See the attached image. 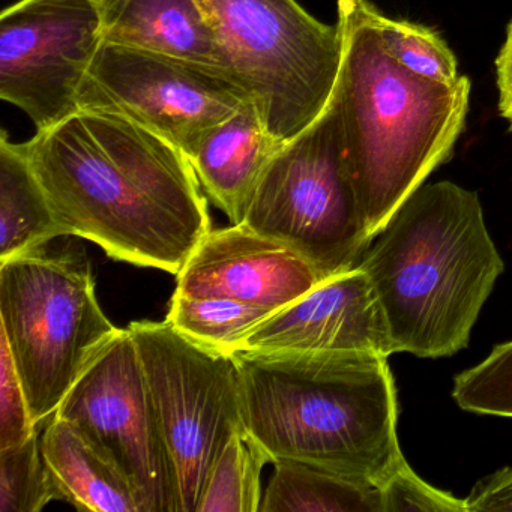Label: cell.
I'll return each instance as SVG.
<instances>
[{"mask_svg":"<svg viewBox=\"0 0 512 512\" xmlns=\"http://www.w3.org/2000/svg\"><path fill=\"white\" fill-rule=\"evenodd\" d=\"M67 236L178 275L211 232L190 158L125 116L79 110L22 143Z\"/></svg>","mask_w":512,"mask_h":512,"instance_id":"cell-1","label":"cell"},{"mask_svg":"<svg viewBox=\"0 0 512 512\" xmlns=\"http://www.w3.org/2000/svg\"><path fill=\"white\" fill-rule=\"evenodd\" d=\"M247 433L269 461L295 460L382 487L406 466L386 356L365 352H230Z\"/></svg>","mask_w":512,"mask_h":512,"instance_id":"cell-2","label":"cell"},{"mask_svg":"<svg viewBox=\"0 0 512 512\" xmlns=\"http://www.w3.org/2000/svg\"><path fill=\"white\" fill-rule=\"evenodd\" d=\"M370 0H338L340 104L347 167L371 239L451 158L469 110L470 80L424 79L383 49Z\"/></svg>","mask_w":512,"mask_h":512,"instance_id":"cell-3","label":"cell"},{"mask_svg":"<svg viewBox=\"0 0 512 512\" xmlns=\"http://www.w3.org/2000/svg\"><path fill=\"white\" fill-rule=\"evenodd\" d=\"M359 268L373 284L394 352L446 358L470 332L502 275L475 191L422 185L392 215Z\"/></svg>","mask_w":512,"mask_h":512,"instance_id":"cell-4","label":"cell"},{"mask_svg":"<svg viewBox=\"0 0 512 512\" xmlns=\"http://www.w3.org/2000/svg\"><path fill=\"white\" fill-rule=\"evenodd\" d=\"M0 320L37 424L121 331L101 310L86 254L46 245L0 260Z\"/></svg>","mask_w":512,"mask_h":512,"instance_id":"cell-5","label":"cell"},{"mask_svg":"<svg viewBox=\"0 0 512 512\" xmlns=\"http://www.w3.org/2000/svg\"><path fill=\"white\" fill-rule=\"evenodd\" d=\"M230 71L250 91L269 133L289 142L331 101L343 59L340 26L296 0H202Z\"/></svg>","mask_w":512,"mask_h":512,"instance_id":"cell-6","label":"cell"},{"mask_svg":"<svg viewBox=\"0 0 512 512\" xmlns=\"http://www.w3.org/2000/svg\"><path fill=\"white\" fill-rule=\"evenodd\" d=\"M241 224L301 254L322 281L358 266L370 242L347 167L340 104L281 146Z\"/></svg>","mask_w":512,"mask_h":512,"instance_id":"cell-7","label":"cell"},{"mask_svg":"<svg viewBox=\"0 0 512 512\" xmlns=\"http://www.w3.org/2000/svg\"><path fill=\"white\" fill-rule=\"evenodd\" d=\"M169 448L181 512H197L209 472L244 427L241 380L230 353L205 346L167 322L128 325Z\"/></svg>","mask_w":512,"mask_h":512,"instance_id":"cell-8","label":"cell"},{"mask_svg":"<svg viewBox=\"0 0 512 512\" xmlns=\"http://www.w3.org/2000/svg\"><path fill=\"white\" fill-rule=\"evenodd\" d=\"M250 101L244 83L224 68L106 41L79 95L80 110L125 116L190 160L218 125Z\"/></svg>","mask_w":512,"mask_h":512,"instance_id":"cell-9","label":"cell"},{"mask_svg":"<svg viewBox=\"0 0 512 512\" xmlns=\"http://www.w3.org/2000/svg\"><path fill=\"white\" fill-rule=\"evenodd\" d=\"M55 415L74 422L121 469L142 512H181L175 466L128 328L107 344Z\"/></svg>","mask_w":512,"mask_h":512,"instance_id":"cell-10","label":"cell"},{"mask_svg":"<svg viewBox=\"0 0 512 512\" xmlns=\"http://www.w3.org/2000/svg\"><path fill=\"white\" fill-rule=\"evenodd\" d=\"M103 41L97 0H19L0 17V98L55 127L79 112Z\"/></svg>","mask_w":512,"mask_h":512,"instance_id":"cell-11","label":"cell"},{"mask_svg":"<svg viewBox=\"0 0 512 512\" xmlns=\"http://www.w3.org/2000/svg\"><path fill=\"white\" fill-rule=\"evenodd\" d=\"M176 278L178 293L275 311L322 283L301 254L245 224L211 230Z\"/></svg>","mask_w":512,"mask_h":512,"instance_id":"cell-12","label":"cell"},{"mask_svg":"<svg viewBox=\"0 0 512 512\" xmlns=\"http://www.w3.org/2000/svg\"><path fill=\"white\" fill-rule=\"evenodd\" d=\"M236 350L395 353L373 284L359 266L275 311Z\"/></svg>","mask_w":512,"mask_h":512,"instance_id":"cell-13","label":"cell"},{"mask_svg":"<svg viewBox=\"0 0 512 512\" xmlns=\"http://www.w3.org/2000/svg\"><path fill=\"white\" fill-rule=\"evenodd\" d=\"M97 4L106 43L230 71L202 0H97Z\"/></svg>","mask_w":512,"mask_h":512,"instance_id":"cell-14","label":"cell"},{"mask_svg":"<svg viewBox=\"0 0 512 512\" xmlns=\"http://www.w3.org/2000/svg\"><path fill=\"white\" fill-rule=\"evenodd\" d=\"M283 145L250 101L218 125L191 158L206 196L232 224L244 221L260 178Z\"/></svg>","mask_w":512,"mask_h":512,"instance_id":"cell-15","label":"cell"},{"mask_svg":"<svg viewBox=\"0 0 512 512\" xmlns=\"http://www.w3.org/2000/svg\"><path fill=\"white\" fill-rule=\"evenodd\" d=\"M41 448L59 500L80 511L142 512L127 476L74 422L53 415Z\"/></svg>","mask_w":512,"mask_h":512,"instance_id":"cell-16","label":"cell"},{"mask_svg":"<svg viewBox=\"0 0 512 512\" xmlns=\"http://www.w3.org/2000/svg\"><path fill=\"white\" fill-rule=\"evenodd\" d=\"M67 236L29 164L22 143L0 136V260Z\"/></svg>","mask_w":512,"mask_h":512,"instance_id":"cell-17","label":"cell"},{"mask_svg":"<svg viewBox=\"0 0 512 512\" xmlns=\"http://www.w3.org/2000/svg\"><path fill=\"white\" fill-rule=\"evenodd\" d=\"M260 512H383L382 490L314 464L278 460Z\"/></svg>","mask_w":512,"mask_h":512,"instance_id":"cell-18","label":"cell"},{"mask_svg":"<svg viewBox=\"0 0 512 512\" xmlns=\"http://www.w3.org/2000/svg\"><path fill=\"white\" fill-rule=\"evenodd\" d=\"M266 463L268 455L247 430L235 431L209 472L197 512H260Z\"/></svg>","mask_w":512,"mask_h":512,"instance_id":"cell-19","label":"cell"},{"mask_svg":"<svg viewBox=\"0 0 512 512\" xmlns=\"http://www.w3.org/2000/svg\"><path fill=\"white\" fill-rule=\"evenodd\" d=\"M275 310L230 299L202 298L175 292L167 322L197 343L233 352Z\"/></svg>","mask_w":512,"mask_h":512,"instance_id":"cell-20","label":"cell"},{"mask_svg":"<svg viewBox=\"0 0 512 512\" xmlns=\"http://www.w3.org/2000/svg\"><path fill=\"white\" fill-rule=\"evenodd\" d=\"M371 19L383 49L401 67L434 82H457V59L433 29L407 20L389 19L376 7L371 10Z\"/></svg>","mask_w":512,"mask_h":512,"instance_id":"cell-21","label":"cell"},{"mask_svg":"<svg viewBox=\"0 0 512 512\" xmlns=\"http://www.w3.org/2000/svg\"><path fill=\"white\" fill-rule=\"evenodd\" d=\"M41 436L38 428L26 442L0 449V512H40L59 500Z\"/></svg>","mask_w":512,"mask_h":512,"instance_id":"cell-22","label":"cell"},{"mask_svg":"<svg viewBox=\"0 0 512 512\" xmlns=\"http://www.w3.org/2000/svg\"><path fill=\"white\" fill-rule=\"evenodd\" d=\"M452 398L466 412L512 418V341L494 347L481 364L458 374Z\"/></svg>","mask_w":512,"mask_h":512,"instance_id":"cell-23","label":"cell"},{"mask_svg":"<svg viewBox=\"0 0 512 512\" xmlns=\"http://www.w3.org/2000/svg\"><path fill=\"white\" fill-rule=\"evenodd\" d=\"M38 428L10 347L0 334V449L26 442Z\"/></svg>","mask_w":512,"mask_h":512,"instance_id":"cell-24","label":"cell"},{"mask_svg":"<svg viewBox=\"0 0 512 512\" xmlns=\"http://www.w3.org/2000/svg\"><path fill=\"white\" fill-rule=\"evenodd\" d=\"M380 490L383 512H467L466 500L431 487L409 464L395 472Z\"/></svg>","mask_w":512,"mask_h":512,"instance_id":"cell-25","label":"cell"},{"mask_svg":"<svg viewBox=\"0 0 512 512\" xmlns=\"http://www.w3.org/2000/svg\"><path fill=\"white\" fill-rule=\"evenodd\" d=\"M464 500L467 512L512 511V467L479 479Z\"/></svg>","mask_w":512,"mask_h":512,"instance_id":"cell-26","label":"cell"},{"mask_svg":"<svg viewBox=\"0 0 512 512\" xmlns=\"http://www.w3.org/2000/svg\"><path fill=\"white\" fill-rule=\"evenodd\" d=\"M497 89H499L500 116L512 131V22L506 29L505 43L496 59Z\"/></svg>","mask_w":512,"mask_h":512,"instance_id":"cell-27","label":"cell"}]
</instances>
